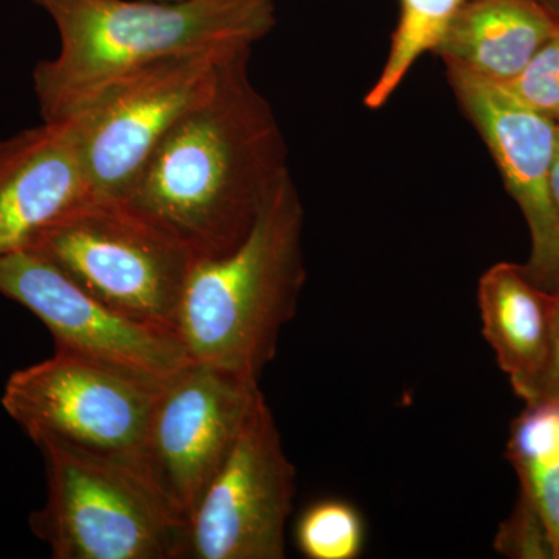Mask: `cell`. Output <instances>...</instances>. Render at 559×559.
<instances>
[{"label":"cell","instance_id":"cell-1","mask_svg":"<svg viewBox=\"0 0 559 559\" xmlns=\"http://www.w3.org/2000/svg\"><path fill=\"white\" fill-rule=\"evenodd\" d=\"M252 50L224 60L213 90L162 140L121 201L194 259L238 248L290 175L277 116L250 79Z\"/></svg>","mask_w":559,"mask_h":559},{"label":"cell","instance_id":"cell-2","mask_svg":"<svg viewBox=\"0 0 559 559\" xmlns=\"http://www.w3.org/2000/svg\"><path fill=\"white\" fill-rule=\"evenodd\" d=\"M46 11L60 50L33 69L47 123H64L106 87L154 62L253 47L277 24L274 0H28Z\"/></svg>","mask_w":559,"mask_h":559},{"label":"cell","instance_id":"cell-3","mask_svg":"<svg viewBox=\"0 0 559 559\" xmlns=\"http://www.w3.org/2000/svg\"><path fill=\"white\" fill-rule=\"evenodd\" d=\"M304 223V202L289 175L238 248L194 260L176 320L191 362L260 381L307 282Z\"/></svg>","mask_w":559,"mask_h":559},{"label":"cell","instance_id":"cell-4","mask_svg":"<svg viewBox=\"0 0 559 559\" xmlns=\"http://www.w3.org/2000/svg\"><path fill=\"white\" fill-rule=\"evenodd\" d=\"M43 452L47 499L31 528L55 559H183L187 522L139 459L81 448L55 436Z\"/></svg>","mask_w":559,"mask_h":559},{"label":"cell","instance_id":"cell-5","mask_svg":"<svg viewBox=\"0 0 559 559\" xmlns=\"http://www.w3.org/2000/svg\"><path fill=\"white\" fill-rule=\"evenodd\" d=\"M28 250L120 314L171 330L197 260L130 205L94 197L40 231Z\"/></svg>","mask_w":559,"mask_h":559},{"label":"cell","instance_id":"cell-6","mask_svg":"<svg viewBox=\"0 0 559 559\" xmlns=\"http://www.w3.org/2000/svg\"><path fill=\"white\" fill-rule=\"evenodd\" d=\"M221 47L146 66L106 87L64 121L75 135L92 197L124 201L154 151L215 86L235 50Z\"/></svg>","mask_w":559,"mask_h":559},{"label":"cell","instance_id":"cell-7","mask_svg":"<svg viewBox=\"0 0 559 559\" xmlns=\"http://www.w3.org/2000/svg\"><path fill=\"white\" fill-rule=\"evenodd\" d=\"M164 381L57 352L14 371L2 406L32 441L55 436L87 450L139 459Z\"/></svg>","mask_w":559,"mask_h":559},{"label":"cell","instance_id":"cell-8","mask_svg":"<svg viewBox=\"0 0 559 559\" xmlns=\"http://www.w3.org/2000/svg\"><path fill=\"white\" fill-rule=\"evenodd\" d=\"M296 491V468L261 393L187 522L186 558H286Z\"/></svg>","mask_w":559,"mask_h":559},{"label":"cell","instance_id":"cell-9","mask_svg":"<svg viewBox=\"0 0 559 559\" xmlns=\"http://www.w3.org/2000/svg\"><path fill=\"white\" fill-rule=\"evenodd\" d=\"M261 395L259 381L189 362L162 382L140 463L189 522Z\"/></svg>","mask_w":559,"mask_h":559},{"label":"cell","instance_id":"cell-10","mask_svg":"<svg viewBox=\"0 0 559 559\" xmlns=\"http://www.w3.org/2000/svg\"><path fill=\"white\" fill-rule=\"evenodd\" d=\"M0 294L47 326L57 352L156 381L191 362L178 331L120 314L33 250L0 259Z\"/></svg>","mask_w":559,"mask_h":559},{"label":"cell","instance_id":"cell-11","mask_svg":"<svg viewBox=\"0 0 559 559\" xmlns=\"http://www.w3.org/2000/svg\"><path fill=\"white\" fill-rule=\"evenodd\" d=\"M463 114L498 165L520 205L532 240L525 274L547 293L559 290V212L551 193L559 123L518 100L500 84L444 66Z\"/></svg>","mask_w":559,"mask_h":559},{"label":"cell","instance_id":"cell-12","mask_svg":"<svg viewBox=\"0 0 559 559\" xmlns=\"http://www.w3.org/2000/svg\"><path fill=\"white\" fill-rule=\"evenodd\" d=\"M92 198L75 135L47 123L0 139V259Z\"/></svg>","mask_w":559,"mask_h":559},{"label":"cell","instance_id":"cell-13","mask_svg":"<svg viewBox=\"0 0 559 559\" xmlns=\"http://www.w3.org/2000/svg\"><path fill=\"white\" fill-rule=\"evenodd\" d=\"M481 333L514 393L536 403L549 355L554 293L540 289L522 264H492L477 286Z\"/></svg>","mask_w":559,"mask_h":559},{"label":"cell","instance_id":"cell-14","mask_svg":"<svg viewBox=\"0 0 559 559\" xmlns=\"http://www.w3.org/2000/svg\"><path fill=\"white\" fill-rule=\"evenodd\" d=\"M535 0H466L433 50L444 66L509 84L557 31Z\"/></svg>","mask_w":559,"mask_h":559},{"label":"cell","instance_id":"cell-15","mask_svg":"<svg viewBox=\"0 0 559 559\" xmlns=\"http://www.w3.org/2000/svg\"><path fill=\"white\" fill-rule=\"evenodd\" d=\"M524 492L549 530L559 559V403L525 407L511 425L509 450Z\"/></svg>","mask_w":559,"mask_h":559},{"label":"cell","instance_id":"cell-16","mask_svg":"<svg viewBox=\"0 0 559 559\" xmlns=\"http://www.w3.org/2000/svg\"><path fill=\"white\" fill-rule=\"evenodd\" d=\"M466 0H400V17L384 66L364 97L369 109L388 105L419 58L433 53Z\"/></svg>","mask_w":559,"mask_h":559},{"label":"cell","instance_id":"cell-17","mask_svg":"<svg viewBox=\"0 0 559 559\" xmlns=\"http://www.w3.org/2000/svg\"><path fill=\"white\" fill-rule=\"evenodd\" d=\"M296 544L308 559L359 558L366 544L362 514L341 499L311 503L297 521Z\"/></svg>","mask_w":559,"mask_h":559},{"label":"cell","instance_id":"cell-18","mask_svg":"<svg viewBox=\"0 0 559 559\" xmlns=\"http://www.w3.org/2000/svg\"><path fill=\"white\" fill-rule=\"evenodd\" d=\"M503 87L518 100L559 123V25L520 75Z\"/></svg>","mask_w":559,"mask_h":559},{"label":"cell","instance_id":"cell-19","mask_svg":"<svg viewBox=\"0 0 559 559\" xmlns=\"http://www.w3.org/2000/svg\"><path fill=\"white\" fill-rule=\"evenodd\" d=\"M495 547L500 555L509 558L555 559L546 522L524 492H521L509 520L500 525Z\"/></svg>","mask_w":559,"mask_h":559},{"label":"cell","instance_id":"cell-20","mask_svg":"<svg viewBox=\"0 0 559 559\" xmlns=\"http://www.w3.org/2000/svg\"><path fill=\"white\" fill-rule=\"evenodd\" d=\"M539 403H559V290L554 293L549 355L535 404Z\"/></svg>","mask_w":559,"mask_h":559},{"label":"cell","instance_id":"cell-21","mask_svg":"<svg viewBox=\"0 0 559 559\" xmlns=\"http://www.w3.org/2000/svg\"><path fill=\"white\" fill-rule=\"evenodd\" d=\"M551 193H554L555 204L559 212V132L557 154H555L554 170H551Z\"/></svg>","mask_w":559,"mask_h":559},{"label":"cell","instance_id":"cell-22","mask_svg":"<svg viewBox=\"0 0 559 559\" xmlns=\"http://www.w3.org/2000/svg\"><path fill=\"white\" fill-rule=\"evenodd\" d=\"M535 2L539 3L543 9L549 11L551 16L559 21V0H535Z\"/></svg>","mask_w":559,"mask_h":559},{"label":"cell","instance_id":"cell-23","mask_svg":"<svg viewBox=\"0 0 559 559\" xmlns=\"http://www.w3.org/2000/svg\"><path fill=\"white\" fill-rule=\"evenodd\" d=\"M156 2H183V0H156Z\"/></svg>","mask_w":559,"mask_h":559}]
</instances>
